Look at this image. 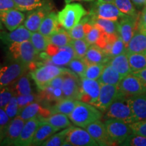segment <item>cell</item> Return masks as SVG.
Returning a JSON list of instances; mask_svg holds the SVG:
<instances>
[{
    "instance_id": "cell-1",
    "label": "cell",
    "mask_w": 146,
    "mask_h": 146,
    "mask_svg": "<svg viewBox=\"0 0 146 146\" xmlns=\"http://www.w3.org/2000/svg\"><path fill=\"white\" fill-rule=\"evenodd\" d=\"M68 117L73 124L85 129L89 124L101 119L102 113L94 105L78 100L75 108Z\"/></svg>"
},
{
    "instance_id": "cell-2",
    "label": "cell",
    "mask_w": 146,
    "mask_h": 146,
    "mask_svg": "<svg viewBox=\"0 0 146 146\" xmlns=\"http://www.w3.org/2000/svg\"><path fill=\"white\" fill-rule=\"evenodd\" d=\"M87 12L81 4L78 3H66L58 13V21L66 31L70 30L81 21Z\"/></svg>"
},
{
    "instance_id": "cell-3",
    "label": "cell",
    "mask_w": 146,
    "mask_h": 146,
    "mask_svg": "<svg viewBox=\"0 0 146 146\" xmlns=\"http://www.w3.org/2000/svg\"><path fill=\"white\" fill-rule=\"evenodd\" d=\"M125 97H120L113 102L106 110V118H115L123 120L128 124H131L136 121V118L129 101V98H127Z\"/></svg>"
},
{
    "instance_id": "cell-4",
    "label": "cell",
    "mask_w": 146,
    "mask_h": 146,
    "mask_svg": "<svg viewBox=\"0 0 146 146\" xmlns=\"http://www.w3.org/2000/svg\"><path fill=\"white\" fill-rule=\"evenodd\" d=\"M8 46L9 52L13 59L21 62L28 67L34 63L37 58L38 53L30 40L14 43Z\"/></svg>"
},
{
    "instance_id": "cell-5",
    "label": "cell",
    "mask_w": 146,
    "mask_h": 146,
    "mask_svg": "<svg viewBox=\"0 0 146 146\" xmlns=\"http://www.w3.org/2000/svg\"><path fill=\"white\" fill-rule=\"evenodd\" d=\"M67 68L54 65L53 64L41 66L31 72V76L40 90H43L51 81Z\"/></svg>"
},
{
    "instance_id": "cell-6",
    "label": "cell",
    "mask_w": 146,
    "mask_h": 146,
    "mask_svg": "<svg viewBox=\"0 0 146 146\" xmlns=\"http://www.w3.org/2000/svg\"><path fill=\"white\" fill-rule=\"evenodd\" d=\"M28 66L21 62H13L0 68V87L9 86L25 74Z\"/></svg>"
},
{
    "instance_id": "cell-7",
    "label": "cell",
    "mask_w": 146,
    "mask_h": 146,
    "mask_svg": "<svg viewBox=\"0 0 146 146\" xmlns=\"http://www.w3.org/2000/svg\"><path fill=\"white\" fill-rule=\"evenodd\" d=\"M45 52L51 64L61 67L67 66L71 60L76 58L75 52L70 44L63 47H56L50 44Z\"/></svg>"
},
{
    "instance_id": "cell-8",
    "label": "cell",
    "mask_w": 146,
    "mask_h": 146,
    "mask_svg": "<svg viewBox=\"0 0 146 146\" xmlns=\"http://www.w3.org/2000/svg\"><path fill=\"white\" fill-rule=\"evenodd\" d=\"M105 126L110 137L114 143H120V145L133 133L130 124L123 120L108 118L105 121Z\"/></svg>"
},
{
    "instance_id": "cell-9",
    "label": "cell",
    "mask_w": 146,
    "mask_h": 146,
    "mask_svg": "<svg viewBox=\"0 0 146 146\" xmlns=\"http://www.w3.org/2000/svg\"><path fill=\"white\" fill-rule=\"evenodd\" d=\"M124 96L120 91L118 85L101 84L100 92L94 106L100 110L104 112L118 98Z\"/></svg>"
},
{
    "instance_id": "cell-10",
    "label": "cell",
    "mask_w": 146,
    "mask_h": 146,
    "mask_svg": "<svg viewBox=\"0 0 146 146\" xmlns=\"http://www.w3.org/2000/svg\"><path fill=\"white\" fill-rule=\"evenodd\" d=\"M90 14L93 17L114 21H118L120 18L125 16V14L122 13L118 10L114 3L106 2L100 0H97V2Z\"/></svg>"
},
{
    "instance_id": "cell-11",
    "label": "cell",
    "mask_w": 146,
    "mask_h": 146,
    "mask_svg": "<svg viewBox=\"0 0 146 146\" xmlns=\"http://www.w3.org/2000/svg\"><path fill=\"white\" fill-rule=\"evenodd\" d=\"M120 91L124 96H134L146 94V84L133 74L124 76L119 85Z\"/></svg>"
},
{
    "instance_id": "cell-12",
    "label": "cell",
    "mask_w": 146,
    "mask_h": 146,
    "mask_svg": "<svg viewBox=\"0 0 146 146\" xmlns=\"http://www.w3.org/2000/svg\"><path fill=\"white\" fill-rule=\"evenodd\" d=\"M25 123V120L18 115L11 119L10 122L3 127L2 139L0 145H15Z\"/></svg>"
},
{
    "instance_id": "cell-13",
    "label": "cell",
    "mask_w": 146,
    "mask_h": 146,
    "mask_svg": "<svg viewBox=\"0 0 146 146\" xmlns=\"http://www.w3.org/2000/svg\"><path fill=\"white\" fill-rule=\"evenodd\" d=\"M64 81L62 87L63 98H70L78 100L81 89L79 76L67 68L63 73Z\"/></svg>"
},
{
    "instance_id": "cell-14",
    "label": "cell",
    "mask_w": 146,
    "mask_h": 146,
    "mask_svg": "<svg viewBox=\"0 0 146 146\" xmlns=\"http://www.w3.org/2000/svg\"><path fill=\"white\" fill-rule=\"evenodd\" d=\"M81 89L78 100L94 105L100 92L101 83L98 80L81 78Z\"/></svg>"
},
{
    "instance_id": "cell-15",
    "label": "cell",
    "mask_w": 146,
    "mask_h": 146,
    "mask_svg": "<svg viewBox=\"0 0 146 146\" xmlns=\"http://www.w3.org/2000/svg\"><path fill=\"white\" fill-rule=\"evenodd\" d=\"M66 140L72 146H98V143L90 135L86 129L70 127Z\"/></svg>"
},
{
    "instance_id": "cell-16",
    "label": "cell",
    "mask_w": 146,
    "mask_h": 146,
    "mask_svg": "<svg viewBox=\"0 0 146 146\" xmlns=\"http://www.w3.org/2000/svg\"><path fill=\"white\" fill-rule=\"evenodd\" d=\"M137 19L135 16L125 15L118 21V31L127 49V45L137 30Z\"/></svg>"
},
{
    "instance_id": "cell-17",
    "label": "cell",
    "mask_w": 146,
    "mask_h": 146,
    "mask_svg": "<svg viewBox=\"0 0 146 146\" xmlns=\"http://www.w3.org/2000/svg\"><path fill=\"white\" fill-rule=\"evenodd\" d=\"M85 129L99 145H111L114 143L110 137L105 124L100 120L89 124Z\"/></svg>"
},
{
    "instance_id": "cell-18",
    "label": "cell",
    "mask_w": 146,
    "mask_h": 146,
    "mask_svg": "<svg viewBox=\"0 0 146 146\" xmlns=\"http://www.w3.org/2000/svg\"><path fill=\"white\" fill-rule=\"evenodd\" d=\"M25 20V14L18 9L0 11V21L9 31L15 30Z\"/></svg>"
},
{
    "instance_id": "cell-19",
    "label": "cell",
    "mask_w": 146,
    "mask_h": 146,
    "mask_svg": "<svg viewBox=\"0 0 146 146\" xmlns=\"http://www.w3.org/2000/svg\"><path fill=\"white\" fill-rule=\"evenodd\" d=\"M51 12V7L48 4L31 11V13L27 16L23 25L31 32H36L45 16Z\"/></svg>"
},
{
    "instance_id": "cell-20",
    "label": "cell",
    "mask_w": 146,
    "mask_h": 146,
    "mask_svg": "<svg viewBox=\"0 0 146 146\" xmlns=\"http://www.w3.org/2000/svg\"><path fill=\"white\" fill-rule=\"evenodd\" d=\"M32 32L28 30L25 25H21L12 31L6 32L0 30V40L5 44L9 45L14 43H21L30 40Z\"/></svg>"
},
{
    "instance_id": "cell-21",
    "label": "cell",
    "mask_w": 146,
    "mask_h": 146,
    "mask_svg": "<svg viewBox=\"0 0 146 146\" xmlns=\"http://www.w3.org/2000/svg\"><path fill=\"white\" fill-rule=\"evenodd\" d=\"M41 120L38 117H34L25 121L24 127L15 145L28 146L32 144L35 133L39 127Z\"/></svg>"
},
{
    "instance_id": "cell-22",
    "label": "cell",
    "mask_w": 146,
    "mask_h": 146,
    "mask_svg": "<svg viewBox=\"0 0 146 146\" xmlns=\"http://www.w3.org/2000/svg\"><path fill=\"white\" fill-rule=\"evenodd\" d=\"M87 65L92 64H106L111 59L104 52L103 49L96 44L90 45L88 50L83 58Z\"/></svg>"
},
{
    "instance_id": "cell-23",
    "label": "cell",
    "mask_w": 146,
    "mask_h": 146,
    "mask_svg": "<svg viewBox=\"0 0 146 146\" xmlns=\"http://www.w3.org/2000/svg\"><path fill=\"white\" fill-rule=\"evenodd\" d=\"M60 25L58 14L55 13L54 12H50L42 21L38 31L48 37L61 29H60Z\"/></svg>"
},
{
    "instance_id": "cell-24",
    "label": "cell",
    "mask_w": 146,
    "mask_h": 146,
    "mask_svg": "<svg viewBox=\"0 0 146 146\" xmlns=\"http://www.w3.org/2000/svg\"><path fill=\"white\" fill-rule=\"evenodd\" d=\"M60 131L57 128L50 125L45 122L41 121L39 127L36 129L32 141V145H40L50 137L52 135Z\"/></svg>"
},
{
    "instance_id": "cell-25",
    "label": "cell",
    "mask_w": 146,
    "mask_h": 146,
    "mask_svg": "<svg viewBox=\"0 0 146 146\" xmlns=\"http://www.w3.org/2000/svg\"><path fill=\"white\" fill-rule=\"evenodd\" d=\"M136 121L146 119V94L129 98Z\"/></svg>"
},
{
    "instance_id": "cell-26",
    "label": "cell",
    "mask_w": 146,
    "mask_h": 146,
    "mask_svg": "<svg viewBox=\"0 0 146 146\" xmlns=\"http://www.w3.org/2000/svg\"><path fill=\"white\" fill-rule=\"evenodd\" d=\"M88 21L93 25L99 28L102 32L104 33L107 36H112L118 35V21H110V20L102 19L91 16Z\"/></svg>"
},
{
    "instance_id": "cell-27",
    "label": "cell",
    "mask_w": 146,
    "mask_h": 146,
    "mask_svg": "<svg viewBox=\"0 0 146 146\" xmlns=\"http://www.w3.org/2000/svg\"><path fill=\"white\" fill-rule=\"evenodd\" d=\"M108 63L123 77L132 72L127 52H124L123 54L112 57Z\"/></svg>"
},
{
    "instance_id": "cell-28",
    "label": "cell",
    "mask_w": 146,
    "mask_h": 146,
    "mask_svg": "<svg viewBox=\"0 0 146 146\" xmlns=\"http://www.w3.org/2000/svg\"><path fill=\"white\" fill-rule=\"evenodd\" d=\"M123 78V76L117 70H115L109 63H107L98 81L101 84L118 85Z\"/></svg>"
},
{
    "instance_id": "cell-29",
    "label": "cell",
    "mask_w": 146,
    "mask_h": 146,
    "mask_svg": "<svg viewBox=\"0 0 146 146\" xmlns=\"http://www.w3.org/2000/svg\"><path fill=\"white\" fill-rule=\"evenodd\" d=\"M126 52L146 54V35L135 33L128 43Z\"/></svg>"
},
{
    "instance_id": "cell-30",
    "label": "cell",
    "mask_w": 146,
    "mask_h": 146,
    "mask_svg": "<svg viewBox=\"0 0 146 146\" xmlns=\"http://www.w3.org/2000/svg\"><path fill=\"white\" fill-rule=\"evenodd\" d=\"M16 96H27L33 94L29 75L24 74L17 81L11 85Z\"/></svg>"
},
{
    "instance_id": "cell-31",
    "label": "cell",
    "mask_w": 146,
    "mask_h": 146,
    "mask_svg": "<svg viewBox=\"0 0 146 146\" xmlns=\"http://www.w3.org/2000/svg\"><path fill=\"white\" fill-rule=\"evenodd\" d=\"M78 100L70 98H63L56 102L50 110L52 114L54 113H62L69 116L75 108Z\"/></svg>"
},
{
    "instance_id": "cell-32",
    "label": "cell",
    "mask_w": 146,
    "mask_h": 146,
    "mask_svg": "<svg viewBox=\"0 0 146 146\" xmlns=\"http://www.w3.org/2000/svg\"><path fill=\"white\" fill-rule=\"evenodd\" d=\"M68 116L67 115L62 113H54L47 116V118L41 120V121L49 123L60 130L71 127L70 120Z\"/></svg>"
},
{
    "instance_id": "cell-33",
    "label": "cell",
    "mask_w": 146,
    "mask_h": 146,
    "mask_svg": "<svg viewBox=\"0 0 146 146\" xmlns=\"http://www.w3.org/2000/svg\"><path fill=\"white\" fill-rule=\"evenodd\" d=\"M50 44L56 47H63L68 45L71 42V37L69 35L68 31L60 29L52 35L47 37Z\"/></svg>"
},
{
    "instance_id": "cell-34",
    "label": "cell",
    "mask_w": 146,
    "mask_h": 146,
    "mask_svg": "<svg viewBox=\"0 0 146 146\" xmlns=\"http://www.w3.org/2000/svg\"><path fill=\"white\" fill-rule=\"evenodd\" d=\"M18 10L29 12L41 8L47 4V0H14Z\"/></svg>"
},
{
    "instance_id": "cell-35",
    "label": "cell",
    "mask_w": 146,
    "mask_h": 146,
    "mask_svg": "<svg viewBox=\"0 0 146 146\" xmlns=\"http://www.w3.org/2000/svg\"><path fill=\"white\" fill-rule=\"evenodd\" d=\"M132 72L146 68V54L139 53H127Z\"/></svg>"
},
{
    "instance_id": "cell-36",
    "label": "cell",
    "mask_w": 146,
    "mask_h": 146,
    "mask_svg": "<svg viewBox=\"0 0 146 146\" xmlns=\"http://www.w3.org/2000/svg\"><path fill=\"white\" fill-rule=\"evenodd\" d=\"M30 41L38 54L45 52L50 45L47 36L43 35L39 31L32 33Z\"/></svg>"
},
{
    "instance_id": "cell-37",
    "label": "cell",
    "mask_w": 146,
    "mask_h": 146,
    "mask_svg": "<svg viewBox=\"0 0 146 146\" xmlns=\"http://www.w3.org/2000/svg\"><path fill=\"white\" fill-rule=\"evenodd\" d=\"M70 128H66L63 131H60L58 133H54L50 137H49L47 140L42 143L41 145L43 146H60L62 144L66 138Z\"/></svg>"
},
{
    "instance_id": "cell-38",
    "label": "cell",
    "mask_w": 146,
    "mask_h": 146,
    "mask_svg": "<svg viewBox=\"0 0 146 146\" xmlns=\"http://www.w3.org/2000/svg\"><path fill=\"white\" fill-rule=\"evenodd\" d=\"M67 66L69 70L75 73L80 78H83L86 70L87 64L83 58H75L71 60Z\"/></svg>"
},
{
    "instance_id": "cell-39",
    "label": "cell",
    "mask_w": 146,
    "mask_h": 146,
    "mask_svg": "<svg viewBox=\"0 0 146 146\" xmlns=\"http://www.w3.org/2000/svg\"><path fill=\"white\" fill-rule=\"evenodd\" d=\"M70 44L76 54V58H83L88 50L89 45L85 39H72Z\"/></svg>"
},
{
    "instance_id": "cell-40",
    "label": "cell",
    "mask_w": 146,
    "mask_h": 146,
    "mask_svg": "<svg viewBox=\"0 0 146 146\" xmlns=\"http://www.w3.org/2000/svg\"><path fill=\"white\" fill-rule=\"evenodd\" d=\"M114 3L118 10L125 15L137 16L136 10L131 0H114Z\"/></svg>"
},
{
    "instance_id": "cell-41",
    "label": "cell",
    "mask_w": 146,
    "mask_h": 146,
    "mask_svg": "<svg viewBox=\"0 0 146 146\" xmlns=\"http://www.w3.org/2000/svg\"><path fill=\"white\" fill-rule=\"evenodd\" d=\"M105 65L104 64H92L87 65L83 78L98 80V78L101 76Z\"/></svg>"
},
{
    "instance_id": "cell-42",
    "label": "cell",
    "mask_w": 146,
    "mask_h": 146,
    "mask_svg": "<svg viewBox=\"0 0 146 146\" xmlns=\"http://www.w3.org/2000/svg\"><path fill=\"white\" fill-rule=\"evenodd\" d=\"M3 110H4L5 113L8 115L10 120L17 116L18 113V106L17 96L16 95H14L12 97V98L8 102V103L3 108Z\"/></svg>"
},
{
    "instance_id": "cell-43",
    "label": "cell",
    "mask_w": 146,
    "mask_h": 146,
    "mask_svg": "<svg viewBox=\"0 0 146 146\" xmlns=\"http://www.w3.org/2000/svg\"><path fill=\"white\" fill-rule=\"evenodd\" d=\"M85 22V18H84L82 21L77 24L70 30L68 31L69 35L72 39H85V31L84 29V24Z\"/></svg>"
},
{
    "instance_id": "cell-44",
    "label": "cell",
    "mask_w": 146,
    "mask_h": 146,
    "mask_svg": "<svg viewBox=\"0 0 146 146\" xmlns=\"http://www.w3.org/2000/svg\"><path fill=\"white\" fill-rule=\"evenodd\" d=\"M120 145L129 146H146V137L132 133Z\"/></svg>"
},
{
    "instance_id": "cell-45",
    "label": "cell",
    "mask_w": 146,
    "mask_h": 146,
    "mask_svg": "<svg viewBox=\"0 0 146 146\" xmlns=\"http://www.w3.org/2000/svg\"><path fill=\"white\" fill-rule=\"evenodd\" d=\"M104 33L98 27L93 25L92 27L89 29V31L86 33L85 39L89 45L96 44L97 42L103 35Z\"/></svg>"
},
{
    "instance_id": "cell-46",
    "label": "cell",
    "mask_w": 146,
    "mask_h": 146,
    "mask_svg": "<svg viewBox=\"0 0 146 146\" xmlns=\"http://www.w3.org/2000/svg\"><path fill=\"white\" fill-rule=\"evenodd\" d=\"M14 95V90L11 85L0 87V108H3Z\"/></svg>"
},
{
    "instance_id": "cell-47",
    "label": "cell",
    "mask_w": 146,
    "mask_h": 146,
    "mask_svg": "<svg viewBox=\"0 0 146 146\" xmlns=\"http://www.w3.org/2000/svg\"><path fill=\"white\" fill-rule=\"evenodd\" d=\"M124 52H126V45L121 36L119 35V36L116 39V41H114L112 43L110 52V58H112V57L123 54Z\"/></svg>"
},
{
    "instance_id": "cell-48",
    "label": "cell",
    "mask_w": 146,
    "mask_h": 146,
    "mask_svg": "<svg viewBox=\"0 0 146 146\" xmlns=\"http://www.w3.org/2000/svg\"><path fill=\"white\" fill-rule=\"evenodd\" d=\"M17 96L18 100V113L21 112L22 110L25 108L27 106L30 104L32 102L36 101V96L33 94L27 95V96Z\"/></svg>"
},
{
    "instance_id": "cell-49",
    "label": "cell",
    "mask_w": 146,
    "mask_h": 146,
    "mask_svg": "<svg viewBox=\"0 0 146 146\" xmlns=\"http://www.w3.org/2000/svg\"><path fill=\"white\" fill-rule=\"evenodd\" d=\"M130 125L133 134L146 137V119L137 120Z\"/></svg>"
},
{
    "instance_id": "cell-50",
    "label": "cell",
    "mask_w": 146,
    "mask_h": 146,
    "mask_svg": "<svg viewBox=\"0 0 146 146\" xmlns=\"http://www.w3.org/2000/svg\"><path fill=\"white\" fill-rule=\"evenodd\" d=\"M137 30L139 32L146 35V7L142 10L137 19Z\"/></svg>"
},
{
    "instance_id": "cell-51",
    "label": "cell",
    "mask_w": 146,
    "mask_h": 146,
    "mask_svg": "<svg viewBox=\"0 0 146 146\" xmlns=\"http://www.w3.org/2000/svg\"><path fill=\"white\" fill-rule=\"evenodd\" d=\"M17 9L14 0H0V11Z\"/></svg>"
},
{
    "instance_id": "cell-52",
    "label": "cell",
    "mask_w": 146,
    "mask_h": 146,
    "mask_svg": "<svg viewBox=\"0 0 146 146\" xmlns=\"http://www.w3.org/2000/svg\"><path fill=\"white\" fill-rule=\"evenodd\" d=\"M10 118L2 108H0V127H3L10 122Z\"/></svg>"
},
{
    "instance_id": "cell-53",
    "label": "cell",
    "mask_w": 146,
    "mask_h": 146,
    "mask_svg": "<svg viewBox=\"0 0 146 146\" xmlns=\"http://www.w3.org/2000/svg\"><path fill=\"white\" fill-rule=\"evenodd\" d=\"M131 74H134L138 77H139L146 84V68L142 69L141 70L135 71V72H132Z\"/></svg>"
},
{
    "instance_id": "cell-54",
    "label": "cell",
    "mask_w": 146,
    "mask_h": 146,
    "mask_svg": "<svg viewBox=\"0 0 146 146\" xmlns=\"http://www.w3.org/2000/svg\"><path fill=\"white\" fill-rule=\"evenodd\" d=\"M131 1L135 5L137 6H143L146 3V0H131Z\"/></svg>"
},
{
    "instance_id": "cell-55",
    "label": "cell",
    "mask_w": 146,
    "mask_h": 146,
    "mask_svg": "<svg viewBox=\"0 0 146 146\" xmlns=\"http://www.w3.org/2000/svg\"><path fill=\"white\" fill-rule=\"evenodd\" d=\"M66 3H69L72 1H93L94 0H64Z\"/></svg>"
},
{
    "instance_id": "cell-56",
    "label": "cell",
    "mask_w": 146,
    "mask_h": 146,
    "mask_svg": "<svg viewBox=\"0 0 146 146\" xmlns=\"http://www.w3.org/2000/svg\"><path fill=\"white\" fill-rule=\"evenodd\" d=\"M2 133H3V127H0V144H1V139H2Z\"/></svg>"
},
{
    "instance_id": "cell-57",
    "label": "cell",
    "mask_w": 146,
    "mask_h": 146,
    "mask_svg": "<svg viewBox=\"0 0 146 146\" xmlns=\"http://www.w3.org/2000/svg\"><path fill=\"white\" fill-rule=\"evenodd\" d=\"M100 1H106V2H111V3H114V0H100Z\"/></svg>"
},
{
    "instance_id": "cell-58",
    "label": "cell",
    "mask_w": 146,
    "mask_h": 146,
    "mask_svg": "<svg viewBox=\"0 0 146 146\" xmlns=\"http://www.w3.org/2000/svg\"><path fill=\"white\" fill-rule=\"evenodd\" d=\"M0 68H1V67H0Z\"/></svg>"
},
{
    "instance_id": "cell-59",
    "label": "cell",
    "mask_w": 146,
    "mask_h": 146,
    "mask_svg": "<svg viewBox=\"0 0 146 146\" xmlns=\"http://www.w3.org/2000/svg\"><path fill=\"white\" fill-rule=\"evenodd\" d=\"M145 5H146V3H145Z\"/></svg>"
}]
</instances>
